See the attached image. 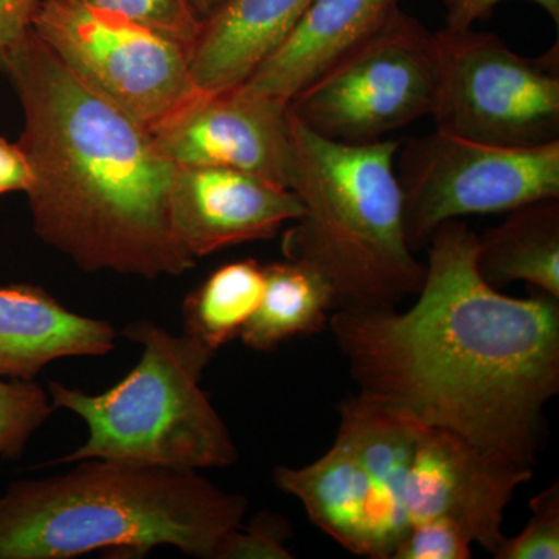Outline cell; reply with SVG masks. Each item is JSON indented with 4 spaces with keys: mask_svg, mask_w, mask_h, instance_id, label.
Masks as SVG:
<instances>
[{
    "mask_svg": "<svg viewBox=\"0 0 559 559\" xmlns=\"http://www.w3.org/2000/svg\"><path fill=\"white\" fill-rule=\"evenodd\" d=\"M428 245L409 310L334 311L337 347L360 395L533 469L559 390V299L488 285L463 221L441 224Z\"/></svg>",
    "mask_w": 559,
    "mask_h": 559,
    "instance_id": "cell-1",
    "label": "cell"
},
{
    "mask_svg": "<svg viewBox=\"0 0 559 559\" xmlns=\"http://www.w3.org/2000/svg\"><path fill=\"white\" fill-rule=\"evenodd\" d=\"M0 72L24 112L17 143L40 240L86 272L154 280L193 270L173 234L175 165L150 130L76 79L32 28Z\"/></svg>",
    "mask_w": 559,
    "mask_h": 559,
    "instance_id": "cell-2",
    "label": "cell"
},
{
    "mask_svg": "<svg viewBox=\"0 0 559 559\" xmlns=\"http://www.w3.org/2000/svg\"><path fill=\"white\" fill-rule=\"evenodd\" d=\"M68 473L13 481L0 495V559H70L175 547L221 559L248 499L198 471L81 460Z\"/></svg>",
    "mask_w": 559,
    "mask_h": 559,
    "instance_id": "cell-3",
    "label": "cell"
},
{
    "mask_svg": "<svg viewBox=\"0 0 559 559\" xmlns=\"http://www.w3.org/2000/svg\"><path fill=\"white\" fill-rule=\"evenodd\" d=\"M290 128L301 213L283 234L285 259L318 271L336 310H388L418 294L426 266L404 230L401 142H334L293 116Z\"/></svg>",
    "mask_w": 559,
    "mask_h": 559,
    "instance_id": "cell-4",
    "label": "cell"
},
{
    "mask_svg": "<svg viewBox=\"0 0 559 559\" xmlns=\"http://www.w3.org/2000/svg\"><path fill=\"white\" fill-rule=\"evenodd\" d=\"M121 336L142 345V358L120 382L98 395L49 382L55 409L72 412L87 426L79 450L51 465L102 459L159 468H226L238 459L230 430L201 389L216 353L148 319Z\"/></svg>",
    "mask_w": 559,
    "mask_h": 559,
    "instance_id": "cell-5",
    "label": "cell"
},
{
    "mask_svg": "<svg viewBox=\"0 0 559 559\" xmlns=\"http://www.w3.org/2000/svg\"><path fill=\"white\" fill-rule=\"evenodd\" d=\"M437 86L436 35L400 9L288 106L294 119L322 138L370 143L430 116Z\"/></svg>",
    "mask_w": 559,
    "mask_h": 559,
    "instance_id": "cell-6",
    "label": "cell"
},
{
    "mask_svg": "<svg viewBox=\"0 0 559 559\" xmlns=\"http://www.w3.org/2000/svg\"><path fill=\"white\" fill-rule=\"evenodd\" d=\"M439 86L430 116L437 131L502 146L559 140V46L516 53L492 33L441 28Z\"/></svg>",
    "mask_w": 559,
    "mask_h": 559,
    "instance_id": "cell-7",
    "label": "cell"
},
{
    "mask_svg": "<svg viewBox=\"0 0 559 559\" xmlns=\"http://www.w3.org/2000/svg\"><path fill=\"white\" fill-rule=\"evenodd\" d=\"M404 230L412 249L448 221L559 200V140L502 146L437 131L399 151Z\"/></svg>",
    "mask_w": 559,
    "mask_h": 559,
    "instance_id": "cell-8",
    "label": "cell"
},
{
    "mask_svg": "<svg viewBox=\"0 0 559 559\" xmlns=\"http://www.w3.org/2000/svg\"><path fill=\"white\" fill-rule=\"evenodd\" d=\"M31 28L76 79L146 130L200 92L189 47L121 14L39 0Z\"/></svg>",
    "mask_w": 559,
    "mask_h": 559,
    "instance_id": "cell-9",
    "label": "cell"
},
{
    "mask_svg": "<svg viewBox=\"0 0 559 559\" xmlns=\"http://www.w3.org/2000/svg\"><path fill=\"white\" fill-rule=\"evenodd\" d=\"M150 132L162 156L176 167L229 168L293 186L289 106L242 84L198 92Z\"/></svg>",
    "mask_w": 559,
    "mask_h": 559,
    "instance_id": "cell-10",
    "label": "cell"
},
{
    "mask_svg": "<svg viewBox=\"0 0 559 559\" xmlns=\"http://www.w3.org/2000/svg\"><path fill=\"white\" fill-rule=\"evenodd\" d=\"M533 469L481 450L450 430L421 428L404 485L409 528L419 522H454L474 543L496 555L502 547L506 510Z\"/></svg>",
    "mask_w": 559,
    "mask_h": 559,
    "instance_id": "cell-11",
    "label": "cell"
},
{
    "mask_svg": "<svg viewBox=\"0 0 559 559\" xmlns=\"http://www.w3.org/2000/svg\"><path fill=\"white\" fill-rule=\"evenodd\" d=\"M300 213L296 191L272 180L229 168L175 165L173 234L193 260L231 246L271 240Z\"/></svg>",
    "mask_w": 559,
    "mask_h": 559,
    "instance_id": "cell-12",
    "label": "cell"
},
{
    "mask_svg": "<svg viewBox=\"0 0 559 559\" xmlns=\"http://www.w3.org/2000/svg\"><path fill=\"white\" fill-rule=\"evenodd\" d=\"M117 336L108 320L70 311L40 286L0 288V378L35 381L53 360L100 358Z\"/></svg>",
    "mask_w": 559,
    "mask_h": 559,
    "instance_id": "cell-13",
    "label": "cell"
},
{
    "mask_svg": "<svg viewBox=\"0 0 559 559\" xmlns=\"http://www.w3.org/2000/svg\"><path fill=\"white\" fill-rule=\"evenodd\" d=\"M403 0H314L299 24L242 86L285 103L331 62L380 31Z\"/></svg>",
    "mask_w": 559,
    "mask_h": 559,
    "instance_id": "cell-14",
    "label": "cell"
},
{
    "mask_svg": "<svg viewBox=\"0 0 559 559\" xmlns=\"http://www.w3.org/2000/svg\"><path fill=\"white\" fill-rule=\"evenodd\" d=\"M274 481L300 500L312 524L342 547L360 557L390 559L373 485L344 437L337 436L310 465L277 466Z\"/></svg>",
    "mask_w": 559,
    "mask_h": 559,
    "instance_id": "cell-15",
    "label": "cell"
},
{
    "mask_svg": "<svg viewBox=\"0 0 559 559\" xmlns=\"http://www.w3.org/2000/svg\"><path fill=\"white\" fill-rule=\"evenodd\" d=\"M314 0H224L201 22L190 50L198 90L238 86L277 49Z\"/></svg>",
    "mask_w": 559,
    "mask_h": 559,
    "instance_id": "cell-16",
    "label": "cell"
},
{
    "mask_svg": "<svg viewBox=\"0 0 559 559\" xmlns=\"http://www.w3.org/2000/svg\"><path fill=\"white\" fill-rule=\"evenodd\" d=\"M340 411L337 436L348 441L369 474L380 509L382 535L392 559L409 530L404 485L423 426L360 393L345 400Z\"/></svg>",
    "mask_w": 559,
    "mask_h": 559,
    "instance_id": "cell-17",
    "label": "cell"
},
{
    "mask_svg": "<svg viewBox=\"0 0 559 559\" xmlns=\"http://www.w3.org/2000/svg\"><path fill=\"white\" fill-rule=\"evenodd\" d=\"M476 264L492 288L524 282L559 299V200L507 213L477 237Z\"/></svg>",
    "mask_w": 559,
    "mask_h": 559,
    "instance_id": "cell-18",
    "label": "cell"
},
{
    "mask_svg": "<svg viewBox=\"0 0 559 559\" xmlns=\"http://www.w3.org/2000/svg\"><path fill=\"white\" fill-rule=\"evenodd\" d=\"M263 267V297L240 334L246 347L272 352L325 325L329 312L336 310V300L318 271L293 260Z\"/></svg>",
    "mask_w": 559,
    "mask_h": 559,
    "instance_id": "cell-19",
    "label": "cell"
},
{
    "mask_svg": "<svg viewBox=\"0 0 559 559\" xmlns=\"http://www.w3.org/2000/svg\"><path fill=\"white\" fill-rule=\"evenodd\" d=\"M264 267L255 260H238L213 271L183 301V334L213 353L240 337L259 308Z\"/></svg>",
    "mask_w": 559,
    "mask_h": 559,
    "instance_id": "cell-20",
    "label": "cell"
},
{
    "mask_svg": "<svg viewBox=\"0 0 559 559\" xmlns=\"http://www.w3.org/2000/svg\"><path fill=\"white\" fill-rule=\"evenodd\" d=\"M55 411L49 392L35 381L0 378V459H20Z\"/></svg>",
    "mask_w": 559,
    "mask_h": 559,
    "instance_id": "cell-21",
    "label": "cell"
},
{
    "mask_svg": "<svg viewBox=\"0 0 559 559\" xmlns=\"http://www.w3.org/2000/svg\"><path fill=\"white\" fill-rule=\"evenodd\" d=\"M69 2L130 17L179 40L190 50L201 28L202 20L191 9L189 0H69Z\"/></svg>",
    "mask_w": 559,
    "mask_h": 559,
    "instance_id": "cell-22",
    "label": "cell"
},
{
    "mask_svg": "<svg viewBox=\"0 0 559 559\" xmlns=\"http://www.w3.org/2000/svg\"><path fill=\"white\" fill-rule=\"evenodd\" d=\"M532 518L514 538L503 540L499 559L559 558V487L551 485L530 502Z\"/></svg>",
    "mask_w": 559,
    "mask_h": 559,
    "instance_id": "cell-23",
    "label": "cell"
},
{
    "mask_svg": "<svg viewBox=\"0 0 559 559\" xmlns=\"http://www.w3.org/2000/svg\"><path fill=\"white\" fill-rule=\"evenodd\" d=\"M290 533L288 521L280 514H257L231 533L221 559H290L293 554L286 547Z\"/></svg>",
    "mask_w": 559,
    "mask_h": 559,
    "instance_id": "cell-24",
    "label": "cell"
},
{
    "mask_svg": "<svg viewBox=\"0 0 559 559\" xmlns=\"http://www.w3.org/2000/svg\"><path fill=\"white\" fill-rule=\"evenodd\" d=\"M473 540L454 522L430 520L412 525L392 559H468Z\"/></svg>",
    "mask_w": 559,
    "mask_h": 559,
    "instance_id": "cell-25",
    "label": "cell"
},
{
    "mask_svg": "<svg viewBox=\"0 0 559 559\" xmlns=\"http://www.w3.org/2000/svg\"><path fill=\"white\" fill-rule=\"evenodd\" d=\"M506 0H443L447 10V28L465 31L474 27L476 22L487 21L499 3ZM546 11L555 24L559 25V0H530Z\"/></svg>",
    "mask_w": 559,
    "mask_h": 559,
    "instance_id": "cell-26",
    "label": "cell"
},
{
    "mask_svg": "<svg viewBox=\"0 0 559 559\" xmlns=\"http://www.w3.org/2000/svg\"><path fill=\"white\" fill-rule=\"evenodd\" d=\"M39 0H0V68L31 31Z\"/></svg>",
    "mask_w": 559,
    "mask_h": 559,
    "instance_id": "cell-27",
    "label": "cell"
},
{
    "mask_svg": "<svg viewBox=\"0 0 559 559\" xmlns=\"http://www.w3.org/2000/svg\"><path fill=\"white\" fill-rule=\"evenodd\" d=\"M32 183L31 162L20 143L0 139V198L10 193H27Z\"/></svg>",
    "mask_w": 559,
    "mask_h": 559,
    "instance_id": "cell-28",
    "label": "cell"
},
{
    "mask_svg": "<svg viewBox=\"0 0 559 559\" xmlns=\"http://www.w3.org/2000/svg\"><path fill=\"white\" fill-rule=\"evenodd\" d=\"M223 2L224 0H189L191 9L194 10V13H197V10L204 11V13H207L209 16L213 13V11L218 9Z\"/></svg>",
    "mask_w": 559,
    "mask_h": 559,
    "instance_id": "cell-29",
    "label": "cell"
}]
</instances>
